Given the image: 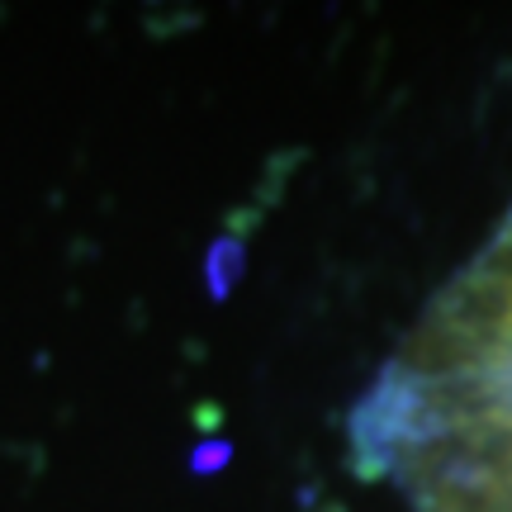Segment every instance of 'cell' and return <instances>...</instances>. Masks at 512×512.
<instances>
[{
	"instance_id": "6da1fadb",
	"label": "cell",
	"mask_w": 512,
	"mask_h": 512,
	"mask_svg": "<svg viewBox=\"0 0 512 512\" xmlns=\"http://www.w3.org/2000/svg\"><path fill=\"white\" fill-rule=\"evenodd\" d=\"M394 441L422 512H512V384L403 394Z\"/></svg>"
},
{
	"instance_id": "7a4b0ae2",
	"label": "cell",
	"mask_w": 512,
	"mask_h": 512,
	"mask_svg": "<svg viewBox=\"0 0 512 512\" xmlns=\"http://www.w3.org/2000/svg\"><path fill=\"white\" fill-rule=\"evenodd\" d=\"M489 384H512V209L446 290L399 370L403 394H465Z\"/></svg>"
}]
</instances>
